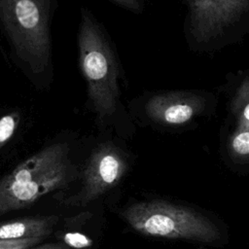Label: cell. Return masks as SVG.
<instances>
[{"label": "cell", "mask_w": 249, "mask_h": 249, "mask_svg": "<svg viewBox=\"0 0 249 249\" xmlns=\"http://www.w3.org/2000/svg\"><path fill=\"white\" fill-rule=\"evenodd\" d=\"M77 45L87 104L96 124L117 131L133 130L135 124L122 101L121 63L116 50L105 27L87 7L80 11Z\"/></svg>", "instance_id": "6da1fadb"}, {"label": "cell", "mask_w": 249, "mask_h": 249, "mask_svg": "<svg viewBox=\"0 0 249 249\" xmlns=\"http://www.w3.org/2000/svg\"><path fill=\"white\" fill-rule=\"evenodd\" d=\"M58 0H0V32L10 58L37 90L53 81L52 21Z\"/></svg>", "instance_id": "7a4b0ae2"}, {"label": "cell", "mask_w": 249, "mask_h": 249, "mask_svg": "<svg viewBox=\"0 0 249 249\" xmlns=\"http://www.w3.org/2000/svg\"><path fill=\"white\" fill-rule=\"evenodd\" d=\"M124 221L137 232L207 247L229 243V229L215 213L196 205L157 198L134 202L123 210Z\"/></svg>", "instance_id": "3957f363"}, {"label": "cell", "mask_w": 249, "mask_h": 249, "mask_svg": "<svg viewBox=\"0 0 249 249\" xmlns=\"http://www.w3.org/2000/svg\"><path fill=\"white\" fill-rule=\"evenodd\" d=\"M66 140L53 142L17 165L0 180V216L28 207L43 196L65 187L74 165Z\"/></svg>", "instance_id": "277c9868"}, {"label": "cell", "mask_w": 249, "mask_h": 249, "mask_svg": "<svg viewBox=\"0 0 249 249\" xmlns=\"http://www.w3.org/2000/svg\"><path fill=\"white\" fill-rule=\"evenodd\" d=\"M188 50L212 54L249 36V0H181Z\"/></svg>", "instance_id": "5b68a950"}, {"label": "cell", "mask_w": 249, "mask_h": 249, "mask_svg": "<svg viewBox=\"0 0 249 249\" xmlns=\"http://www.w3.org/2000/svg\"><path fill=\"white\" fill-rule=\"evenodd\" d=\"M218 96L199 89L146 91L133 98L128 112L142 126L166 132L194 129L200 121L211 119L217 112Z\"/></svg>", "instance_id": "8992f818"}, {"label": "cell", "mask_w": 249, "mask_h": 249, "mask_svg": "<svg viewBox=\"0 0 249 249\" xmlns=\"http://www.w3.org/2000/svg\"><path fill=\"white\" fill-rule=\"evenodd\" d=\"M129 167L128 155L113 140L99 143L84 170L83 202H89L114 188Z\"/></svg>", "instance_id": "52a82bcc"}, {"label": "cell", "mask_w": 249, "mask_h": 249, "mask_svg": "<svg viewBox=\"0 0 249 249\" xmlns=\"http://www.w3.org/2000/svg\"><path fill=\"white\" fill-rule=\"evenodd\" d=\"M227 95L228 116L223 126L249 130V68L229 79Z\"/></svg>", "instance_id": "ba28073f"}, {"label": "cell", "mask_w": 249, "mask_h": 249, "mask_svg": "<svg viewBox=\"0 0 249 249\" xmlns=\"http://www.w3.org/2000/svg\"><path fill=\"white\" fill-rule=\"evenodd\" d=\"M220 143L226 164L234 171L249 172V130L222 126Z\"/></svg>", "instance_id": "9c48e42d"}, {"label": "cell", "mask_w": 249, "mask_h": 249, "mask_svg": "<svg viewBox=\"0 0 249 249\" xmlns=\"http://www.w3.org/2000/svg\"><path fill=\"white\" fill-rule=\"evenodd\" d=\"M59 217L57 216H34L0 223V239H22L29 237H47Z\"/></svg>", "instance_id": "30bf717a"}, {"label": "cell", "mask_w": 249, "mask_h": 249, "mask_svg": "<svg viewBox=\"0 0 249 249\" xmlns=\"http://www.w3.org/2000/svg\"><path fill=\"white\" fill-rule=\"evenodd\" d=\"M22 122L18 111H10L0 115V150L16 135Z\"/></svg>", "instance_id": "8fae6325"}, {"label": "cell", "mask_w": 249, "mask_h": 249, "mask_svg": "<svg viewBox=\"0 0 249 249\" xmlns=\"http://www.w3.org/2000/svg\"><path fill=\"white\" fill-rule=\"evenodd\" d=\"M43 237H29L22 239H0V249H26L43 241Z\"/></svg>", "instance_id": "7c38bea8"}, {"label": "cell", "mask_w": 249, "mask_h": 249, "mask_svg": "<svg viewBox=\"0 0 249 249\" xmlns=\"http://www.w3.org/2000/svg\"><path fill=\"white\" fill-rule=\"evenodd\" d=\"M63 241L74 249H84L92 245V239L81 232H67L63 236Z\"/></svg>", "instance_id": "4fadbf2b"}, {"label": "cell", "mask_w": 249, "mask_h": 249, "mask_svg": "<svg viewBox=\"0 0 249 249\" xmlns=\"http://www.w3.org/2000/svg\"><path fill=\"white\" fill-rule=\"evenodd\" d=\"M122 9L133 14H142L145 9L144 0H109Z\"/></svg>", "instance_id": "5bb4252c"}, {"label": "cell", "mask_w": 249, "mask_h": 249, "mask_svg": "<svg viewBox=\"0 0 249 249\" xmlns=\"http://www.w3.org/2000/svg\"><path fill=\"white\" fill-rule=\"evenodd\" d=\"M26 249H70V247L64 242H53V243H46L42 245H34L32 247Z\"/></svg>", "instance_id": "9a60e30c"}]
</instances>
